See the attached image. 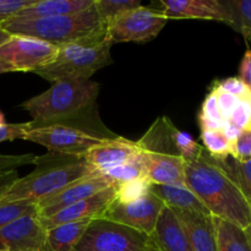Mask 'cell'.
Here are the masks:
<instances>
[{"label": "cell", "instance_id": "cell-43", "mask_svg": "<svg viewBox=\"0 0 251 251\" xmlns=\"http://www.w3.org/2000/svg\"><path fill=\"white\" fill-rule=\"evenodd\" d=\"M5 124H7V123L5 122L4 114H2L1 110H0V126H2V125H5Z\"/></svg>", "mask_w": 251, "mask_h": 251}, {"label": "cell", "instance_id": "cell-35", "mask_svg": "<svg viewBox=\"0 0 251 251\" xmlns=\"http://www.w3.org/2000/svg\"><path fill=\"white\" fill-rule=\"evenodd\" d=\"M215 83L222 91L230 93L239 100H245L251 96V91L243 83L239 77H228L225 80L216 81Z\"/></svg>", "mask_w": 251, "mask_h": 251}, {"label": "cell", "instance_id": "cell-47", "mask_svg": "<svg viewBox=\"0 0 251 251\" xmlns=\"http://www.w3.org/2000/svg\"><path fill=\"white\" fill-rule=\"evenodd\" d=\"M249 196V200H250V207H251V195H248Z\"/></svg>", "mask_w": 251, "mask_h": 251}, {"label": "cell", "instance_id": "cell-39", "mask_svg": "<svg viewBox=\"0 0 251 251\" xmlns=\"http://www.w3.org/2000/svg\"><path fill=\"white\" fill-rule=\"evenodd\" d=\"M239 78L251 91V49L245 51L239 69Z\"/></svg>", "mask_w": 251, "mask_h": 251}, {"label": "cell", "instance_id": "cell-29", "mask_svg": "<svg viewBox=\"0 0 251 251\" xmlns=\"http://www.w3.org/2000/svg\"><path fill=\"white\" fill-rule=\"evenodd\" d=\"M173 140L184 162L195 159L202 150V146L199 145L188 132L180 131L178 127L173 129Z\"/></svg>", "mask_w": 251, "mask_h": 251}, {"label": "cell", "instance_id": "cell-40", "mask_svg": "<svg viewBox=\"0 0 251 251\" xmlns=\"http://www.w3.org/2000/svg\"><path fill=\"white\" fill-rule=\"evenodd\" d=\"M20 178L19 172L17 171H9L0 173V200L4 198L5 194L7 193L12 184Z\"/></svg>", "mask_w": 251, "mask_h": 251}, {"label": "cell", "instance_id": "cell-33", "mask_svg": "<svg viewBox=\"0 0 251 251\" xmlns=\"http://www.w3.org/2000/svg\"><path fill=\"white\" fill-rule=\"evenodd\" d=\"M37 156L33 153L17 154V156H7L0 154V173L9 171H17V168L28 164L36 163Z\"/></svg>", "mask_w": 251, "mask_h": 251}, {"label": "cell", "instance_id": "cell-16", "mask_svg": "<svg viewBox=\"0 0 251 251\" xmlns=\"http://www.w3.org/2000/svg\"><path fill=\"white\" fill-rule=\"evenodd\" d=\"M194 251H218L217 229L212 215L173 210Z\"/></svg>", "mask_w": 251, "mask_h": 251}, {"label": "cell", "instance_id": "cell-30", "mask_svg": "<svg viewBox=\"0 0 251 251\" xmlns=\"http://www.w3.org/2000/svg\"><path fill=\"white\" fill-rule=\"evenodd\" d=\"M150 185L151 183L146 178L118 185L115 200L120 202H130V201L136 200L150 193Z\"/></svg>", "mask_w": 251, "mask_h": 251}, {"label": "cell", "instance_id": "cell-20", "mask_svg": "<svg viewBox=\"0 0 251 251\" xmlns=\"http://www.w3.org/2000/svg\"><path fill=\"white\" fill-rule=\"evenodd\" d=\"M150 193L157 196L167 207L173 210H185L211 215L200 199L185 184H172V185L151 184Z\"/></svg>", "mask_w": 251, "mask_h": 251}, {"label": "cell", "instance_id": "cell-5", "mask_svg": "<svg viewBox=\"0 0 251 251\" xmlns=\"http://www.w3.org/2000/svg\"><path fill=\"white\" fill-rule=\"evenodd\" d=\"M174 127L169 118L159 117L137 141L146 178L151 184H184V161L174 144Z\"/></svg>", "mask_w": 251, "mask_h": 251}, {"label": "cell", "instance_id": "cell-12", "mask_svg": "<svg viewBox=\"0 0 251 251\" xmlns=\"http://www.w3.org/2000/svg\"><path fill=\"white\" fill-rule=\"evenodd\" d=\"M47 230L38 215H28L0 228V251H47Z\"/></svg>", "mask_w": 251, "mask_h": 251}, {"label": "cell", "instance_id": "cell-27", "mask_svg": "<svg viewBox=\"0 0 251 251\" xmlns=\"http://www.w3.org/2000/svg\"><path fill=\"white\" fill-rule=\"evenodd\" d=\"M199 124H200L201 131L203 130H223L225 122L221 117L220 109H218L217 95L215 90L211 88L210 93L206 96L202 103L200 113H199Z\"/></svg>", "mask_w": 251, "mask_h": 251}, {"label": "cell", "instance_id": "cell-22", "mask_svg": "<svg viewBox=\"0 0 251 251\" xmlns=\"http://www.w3.org/2000/svg\"><path fill=\"white\" fill-rule=\"evenodd\" d=\"M217 229L218 251H251L247 229L238 227L222 218L213 217Z\"/></svg>", "mask_w": 251, "mask_h": 251}, {"label": "cell", "instance_id": "cell-4", "mask_svg": "<svg viewBox=\"0 0 251 251\" xmlns=\"http://www.w3.org/2000/svg\"><path fill=\"white\" fill-rule=\"evenodd\" d=\"M100 85L92 80L56 81L43 93L21 103L32 118V125L65 123L95 104Z\"/></svg>", "mask_w": 251, "mask_h": 251}, {"label": "cell", "instance_id": "cell-37", "mask_svg": "<svg viewBox=\"0 0 251 251\" xmlns=\"http://www.w3.org/2000/svg\"><path fill=\"white\" fill-rule=\"evenodd\" d=\"M229 166L232 167L235 176L239 180L245 193L248 195H251V159L248 162H237L233 159L232 162H229Z\"/></svg>", "mask_w": 251, "mask_h": 251}, {"label": "cell", "instance_id": "cell-38", "mask_svg": "<svg viewBox=\"0 0 251 251\" xmlns=\"http://www.w3.org/2000/svg\"><path fill=\"white\" fill-rule=\"evenodd\" d=\"M33 0H0V25L29 5Z\"/></svg>", "mask_w": 251, "mask_h": 251}, {"label": "cell", "instance_id": "cell-34", "mask_svg": "<svg viewBox=\"0 0 251 251\" xmlns=\"http://www.w3.org/2000/svg\"><path fill=\"white\" fill-rule=\"evenodd\" d=\"M212 88L215 90L216 95H217L218 109H220L221 117H222L223 122H225V124H226V122H227L228 118L230 117V114L233 113V110L237 108L238 103L240 102V100L239 98L234 97L233 95H230V93L222 91L217 85H216V83L212 86Z\"/></svg>", "mask_w": 251, "mask_h": 251}, {"label": "cell", "instance_id": "cell-28", "mask_svg": "<svg viewBox=\"0 0 251 251\" xmlns=\"http://www.w3.org/2000/svg\"><path fill=\"white\" fill-rule=\"evenodd\" d=\"M28 215H38L37 203L28 200H0V228Z\"/></svg>", "mask_w": 251, "mask_h": 251}, {"label": "cell", "instance_id": "cell-8", "mask_svg": "<svg viewBox=\"0 0 251 251\" xmlns=\"http://www.w3.org/2000/svg\"><path fill=\"white\" fill-rule=\"evenodd\" d=\"M107 139L109 137L92 134L66 123H54L38 126H34L31 123V129L25 136L26 141L41 145L49 152L75 157H85L93 147L100 145Z\"/></svg>", "mask_w": 251, "mask_h": 251}, {"label": "cell", "instance_id": "cell-7", "mask_svg": "<svg viewBox=\"0 0 251 251\" xmlns=\"http://www.w3.org/2000/svg\"><path fill=\"white\" fill-rule=\"evenodd\" d=\"M151 239L135 230L104 217L91 220L73 251H147Z\"/></svg>", "mask_w": 251, "mask_h": 251}, {"label": "cell", "instance_id": "cell-32", "mask_svg": "<svg viewBox=\"0 0 251 251\" xmlns=\"http://www.w3.org/2000/svg\"><path fill=\"white\" fill-rule=\"evenodd\" d=\"M230 157L237 162H248L251 159V126L242 130L237 139L232 142Z\"/></svg>", "mask_w": 251, "mask_h": 251}, {"label": "cell", "instance_id": "cell-19", "mask_svg": "<svg viewBox=\"0 0 251 251\" xmlns=\"http://www.w3.org/2000/svg\"><path fill=\"white\" fill-rule=\"evenodd\" d=\"M93 1L95 0H33L11 19L41 20L75 14L90 7Z\"/></svg>", "mask_w": 251, "mask_h": 251}, {"label": "cell", "instance_id": "cell-26", "mask_svg": "<svg viewBox=\"0 0 251 251\" xmlns=\"http://www.w3.org/2000/svg\"><path fill=\"white\" fill-rule=\"evenodd\" d=\"M93 4L105 26L125 12L142 6L140 0H95Z\"/></svg>", "mask_w": 251, "mask_h": 251}, {"label": "cell", "instance_id": "cell-24", "mask_svg": "<svg viewBox=\"0 0 251 251\" xmlns=\"http://www.w3.org/2000/svg\"><path fill=\"white\" fill-rule=\"evenodd\" d=\"M100 174L104 176L114 185H122V184L146 178V173H145V168L140 153L137 156L132 157L131 159L126 161L125 163Z\"/></svg>", "mask_w": 251, "mask_h": 251}, {"label": "cell", "instance_id": "cell-41", "mask_svg": "<svg viewBox=\"0 0 251 251\" xmlns=\"http://www.w3.org/2000/svg\"><path fill=\"white\" fill-rule=\"evenodd\" d=\"M10 38H11V34L7 33L5 29H2L1 27H0V47H1L4 43H6Z\"/></svg>", "mask_w": 251, "mask_h": 251}, {"label": "cell", "instance_id": "cell-9", "mask_svg": "<svg viewBox=\"0 0 251 251\" xmlns=\"http://www.w3.org/2000/svg\"><path fill=\"white\" fill-rule=\"evenodd\" d=\"M168 19L162 10L140 6L125 12L107 26V36L114 43H145L158 36Z\"/></svg>", "mask_w": 251, "mask_h": 251}, {"label": "cell", "instance_id": "cell-25", "mask_svg": "<svg viewBox=\"0 0 251 251\" xmlns=\"http://www.w3.org/2000/svg\"><path fill=\"white\" fill-rule=\"evenodd\" d=\"M201 141L203 149L216 159L227 161L230 157L232 142L229 141L223 130H203L201 131Z\"/></svg>", "mask_w": 251, "mask_h": 251}, {"label": "cell", "instance_id": "cell-36", "mask_svg": "<svg viewBox=\"0 0 251 251\" xmlns=\"http://www.w3.org/2000/svg\"><path fill=\"white\" fill-rule=\"evenodd\" d=\"M31 129V122L19 124H5L0 126V142L25 140L27 131Z\"/></svg>", "mask_w": 251, "mask_h": 251}, {"label": "cell", "instance_id": "cell-18", "mask_svg": "<svg viewBox=\"0 0 251 251\" xmlns=\"http://www.w3.org/2000/svg\"><path fill=\"white\" fill-rule=\"evenodd\" d=\"M167 19H198L226 22V14L220 0H166L161 1Z\"/></svg>", "mask_w": 251, "mask_h": 251}, {"label": "cell", "instance_id": "cell-44", "mask_svg": "<svg viewBox=\"0 0 251 251\" xmlns=\"http://www.w3.org/2000/svg\"><path fill=\"white\" fill-rule=\"evenodd\" d=\"M247 233H248V235H249V239H250V243H251V226L249 228H247Z\"/></svg>", "mask_w": 251, "mask_h": 251}, {"label": "cell", "instance_id": "cell-46", "mask_svg": "<svg viewBox=\"0 0 251 251\" xmlns=\"http://www.w3.org/2000/svg\"><path fill=\"white\" fill-rule=\"evenodd\" d=\"M245 39H247L248 43H250V44H251V36H250V37H248V38H245Z\"/></svg>", "mask_w": 251, "mask_h": 251}, {"label": "cell", "instance_id": "cell-6", "mask_svg": "<svg viewBox=\"0 0 251 251\" xmlns=\"http://www.w3.org/2000/svg\"><path fill=\"white\" fill-rule=\"evenodd\" d=\"M109 38L60 47L55 58L37 70L38 76L54 83L64 80H90L98 70L113 63Z\"/></svg>", "mask_w": 251, "mask_h": 251}, {"label": "cell", "instance_id": "cell-31", "mask_svg": "<svg viewBox=\"0 0 251 251\" xmlns=\"http://www.w3.org/2000/svg\"><path fill=\"white\" fill-rule=\"evenodd\" d=\"M225 126L232 127L238 131L251 126V96L245 100H240L237 108L233 110L230 117L226 122Z\"/></svg>", "mask_w": 251, "mask_h": 251}, {"label": "cell", "instance_id": "cell-23", "mask_svg": "<svg viewBox=\"0 0 251 251\" xmlns=\"http://www.w3.org/2000/svg\"><path fill=\"white\" fill-rule=\"evenodd\" d=\"M226 22L245 38L251 36V0H220Z\"/></svg>", "mask_w": 251, "mask_h": 251}, {"label": "cell", "instance_id": "cell-17", "mask_svg": "<svg viewBox=\"0 0 251 251\" xmlns=\"http://www.w3.org/2000/svg\"><path fill=\"white\" fill-rule=\"evenodd\" d=\"M150 239L152 247L158 251H194L178 217L167 206L162 208Z\"/></svg>", "mask_w": 251, "mask_h": 251}, {"label": "cell", "instance_id": "cell-13", "mask_svg": "<svg viewBox=\"0 0 251 251\" xmlns=\"http://www.w3.org/2000/svg\"><path fill=\"white\" fill-rule=\"evenodd\" d=\"M114 185L102 174H92V176H83L61 190L56 191L53 195L48 196L38 203L39 218H47L53 216L68 206L74 205L81 200L91 198L100 191L105 190L109 186Z\"/></svg>", "mask_w": 251, "mask_h": 251}, {"label": "cell", "instance_id": "cell-10", "mask_svg": "<svg viewBox=\"0 0 251 251\" xmlns=\"http://www.w3.org/2000/svg\"><path fill=\"white\" fill-rule=\"evenodd\" d=\"M58 47L32 37L11 36L0 47V59L11 66L12 71L36 73L55 58Z\"/></svg>", "mask_w": 251, "mask_h": 251}, {"label": "cell", "instance_id": "cell-1", "mask_svg": "<svg viewBox=\"0 0 251 251\" xmlns=\"http://www.w3.org/2000/svg\"><path fill=\"white\" fill-rule=\"evenodd\" d=\"M184 184L200 199L213 217L247 229L251 226L248 194L229 162L216 159L202 147L195 159L184 162Z\"/></svg>", "mask_w": 251, "mask_h": 251}, {"label": "cell", "instance_id": "cell-2", "mask_svg": "<svg viewBox=\"0 0 251 251\" xmlns=\"http://www.w3.org/2000/svg\"><path fill=\"white\" fill-rule=\"evenodd\" d=\"M0 27L11 36L32 37L58 48L69 44L100 41L108 37L107 26L100 20L95 4L80 12L49 19H9Z\"/></svg>", "mask_w": 251, "mask_h": 251}, {"label": "cell", "instance_id": "cell-21", "mask_svg": "<svg viewBox=\"0 0 251 251\" xmlns=\"http://www.w3.org/2000/svg\"><path fill=\"white\" fill-rule=\"evenodd\" d=\"M91 220L64 223L47 229V251H73Z\"/></svg>", "mask_w": 251, "mask_h": 251}, {"label": "cell", "instance_id": "cell-3", "mask_svg": "<svg viewBox=\"0 0 251 251\" xmlns=\"http://www.w3.org/2000/svg\"><path fill=\"white\" fill-rule=\"evenodd\" d=\"M36 168L20 176L7 190L2 200H28L38 205L41 201L61 190L69 184L96 173L85 157L65 156L50 152L46 156H37Z\"/></svg>", "mask_w": 251, "mask_h": 251}, {"label": "cell", "instance_id": "cell-15", "mask_svg": "<svg viewBox=\"0 0 251 251\" xmlns=\"http://www.w3.org/2000/svg\"><path fill=\"white\" fill-rule=\"evenodd\" d=\"M139 153L137 141H131L122 136H113L93 147L86 154L85 159L96 173H103L125 163Z\"/></svg>", "mask_w": 251, "mask_h": 251}, {"label": "cell", "instance_id": "cell-14", "mask_svg": "<svg viewBox=\"0 0 251 251\" xmlns=\"http://www.w3.org/2000/svg\"><path fill=\"white\" fill-rule=\"evenodd\" d=\"M117 191L118 185H112L105 190L91 196V198L81 200L74 205L63 208L50 217L39 218V220L47 230L59 225H64V223L102 217L103 213L107 211V208L112 205V202L117 198Z\"/></svg>", "mask_w": 251, "mask_h": 251}, {"label": "cell", "instance_id": "cell-42", "mask_svg": "<svg viewBox=\"0 0 251 251\" xmlns=\"http://www.w3.org/2000/svg\"><path fill=\"white\" fill-rule=\"evenodd\" d=\"M5 73H12V69L11 66L7 65L5 61H2L0 59V74H5Z\"/></svg>", "mask_w": 251, "mask_h": 251}, {"label": "cell", "instance_id": "cell-45", "mask_svg": "<svg viewBox=\"0 0 251 251\" xmlns=\"http://www.w3.org/2000/svg\"><path fill=\"white\" fill-rule=\"evenodd\" d=\"M147 251H158V250L154 249V248L152 247V244H150V247H149V249H147Z\"/></svg>", "mask_w": 251, "mask_h": 251}, {"label": "cell", "instance_id": "cell-11", "mask_svg": "<svg viewBox=\"0 0 251 251\" xmlns=\"http://www.w3.org/2000/svg\"><path fill=\"white\" fill-rule=\"evenodd\" d=\"M164 206L166 205L157 196L149 193L130 202L114 200L102 217L151 237Z\"/></svg>", "mask_w": 251, "mask_h": 251}]
</instances>
